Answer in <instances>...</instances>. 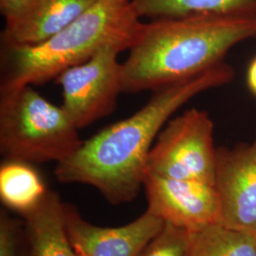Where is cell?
I'll use <instances>...</instances> for the list:
<instances>
[{"label":"cell","mask_w":256,"mask_h":256,"mask_svg":"<svg viewBox=\"0 0 256 256\" xmlns=\"http://www.w3.org/2000/svg\"><path fill=\"white\" fill-rule=\"evenodd\" d=\"M234 77V68L222 62L155 90L135 114L82 140L72 155L57 164L56 178L90 185L113 205L132 202L144 186L150 150L172 115L198 94L225 86Z\"/></svg>","instance_id":"cell-1"},{"label":"cell","mask_w":256,"mask_h":256,"mask_svg":"<svg viewBox=\"0 0 256 256\" xmlns=\"http://www.w3.org/2000/svg\"><path fill=\"white\" fill-rule=\"evenodd\" d=\"M256 36V18L190 16L142 23L122 64L124 93L155 92L222 63L232 48Z\"/></svg>","instance_id":"cell-2"},{"label":"cell","mask_w":256,"mask_h":256,"mask_svg":"<svg viewBox=\"0 0 256 256\" xmlns=\"http://www.w3.org/2000/svg\"><path fill=\"white\" fill-rule=\"evenodd\" d=\"M142 22L130 0H97L70 25L36 45H3L0 92L56 79L104 46L129 50Z\"/></svg>","instance_id":"cell-3"},{"label":"cell","mask_w":256,"mask_h":256,"mask_svg":"<svg viewBox=\"0 0 256 256\" xmlns=\"http://www.w3.org/2000/svg\"><path fill=\"white\" fill-rule=\"evenodd\" d=\"M0 94V152L5 160L59 164L82 144L79 129L64 108L32 86Z\"/></svg>","instance_id":"cell-4"},{"label":"cell","mask_w":256,"mask_h":256,"mask_svg":"<svg viewBox=\"0 0 256 256\" xmlns=\"http://www.w3.org/2000/svg\"><path fill=\"white\" fill-rule=\"evenodd\" d=\"M216 148L208 112L191 108L169 120L156 138L146 174L214 185Z\"/></svg>","instance_id":"cell-5"},{"label":"cell","mask_w":256,"mask_h":256,"mask_svg":"<svg viewBox=\"0 0 256 256\" xmlns=\"http://www.w3.org/2000/svg\"><path fill=\"white\" fill-rule=\"evenodd\" d=\"M120 46H104L88 61L66 70L56 78L64 108L78 129L111 114L122 88Z\"/></svg>","instance_id":"cell-6"},{"label":"cell","mask_w":256,"mask_h":256,"mask_svg":"<svg viewBox=\"0 0 256 256\" xmlns=\"http://www.w3.org/2000/svg\"><path fill=\"white\" fill-rule=\"evenodd\" d=\"M144 187L147 212L164 223L190 234L220 224V198L214 184L147 173Z\"/></svg>","instance_id":"cell-7"},{"label":"cell","mask_w":256,"mask_h":256,"mask_svg":"<svg viewBox=\"0 0 256 256\" xmlns=\"http://www.w3.org/2000/svg\"><path fill=\"white\" fill-rule=\"evenodd\" d=\"M220 224L256 236V129L250 144L216 149Z\"/></svg>","instance_id":"cell-8"},{"label":"cell","mask_w":256,"mask_h":256,"mask_svg":"<svg viewBox=\"0 0 256 256\" xmlns=\"http://www.w3.org/2000/svg\"><path fill=\"white\" fill-rule=\"evenodd\" d=\"M64 216L77 256H137L164 226L162 220L147 210L135 221L115 228L93 225L70 204L64 203Z\"/></svg>","instance_id":"cell-9"},{"label":"cell","mask_w":256,"mask_h":256,"mask_svg":"<svg viewBox=\"0 0 256 256\" xmlns=\"http://www.w3.org/2000/svg\"><path fill=\"white\" fill-rule=\"evenodd\" d=\"M97 0H37L34 8L5 26L3 45H36L70 25Z\"/></svg>","instance_id":"cell-10"},{"label":"cell","mask_w":256,"mask_h":256,"mask_svg":"<svg viewBox=\"0 0 256 256\" xmlns=\"http://www.w3.org/2000/svg\"><path fill=\"white\" fill-rule=\"evenodd\" d=\"M23 218L30 256H77L66 228L64 203L56 192H46L38 206Z\"/></svg>","instance_id":"cell-11"},{"label":"cell","mask_w":256,"mask_h":256,"mask_svg":"<svg viewBox=\"0 0 256 256\" xmlns=\"http://www.w3.org/2000/svg\"><path fill=\"white\" fill-rule=\"evenodd\" d=\"M140 18H256V0H132Z\"/></svg>","instance_id":"cell-12"},{"label":"cell","mask_w":256,"mask_h":256,"mask_svg":"<svg viewBox=\"0 0 256 256\" xmlns=\"http://www.w3.org/2000/svg\"><path fill=\"white\" fill-rule=\"evenodd\" d=\"M48 190L34 165L5 160L0 166V198L10 210L22 216L34 210Z\"/></svg>","instance_id":"cell-13"},{"label":"cell","mask_w":256,"mask_h":256,"mask_svg":"<svg viewBox=\"0 0 256 256\" xmlns=\"http://www.w3.org/2000/svg\"><path fill=\"white\" fill-rule=\"evenodd\" d=\"M188 256H256V236L214 224L190 234Z\"/></svg>","instance_id":"cell-14"},{"label":"cell","mask_w":256,"mask_h":256,"mask_svg":"<svg viewBox=\"0 0 256 256\" xmlns=\"http://www.w3.org/2000/svg\"><path fill=\"white\" fill-rule=\"evenodd\" d=\"M190 232L164 223L162 230L137 256H188Z\"/></svg>","instance_id":"cell-15"},{"label":"cell","mask_w":256,"mask_h":256,"mask_svg":"<svg viewBox=\"0 0 256 256\" xmlns=\"http://www.w3.org/2000/svg\"><path fill=\"white\" fill-rule=\"evenodd\" d=\"M20 228L16 220L2 210L0 214V256H21Z\"/></svg>","instance_id":"cell-16"},{"label":"cell","mask_w":256,"mask_h":256,"mask_svg":"<svg viewBox=\"0 0 256 256\" xmlns=\"http://www.w3.org/2000/svg\"><path fill=\"white\" fill-rule=\"evenodd\" d=\"M36 2L37 0H0V12L5 18V26L24 18Z\"/></svg>","instance_id":"cell-17"},{"label":"cell","mask_w":256,"mask_h":256,"mask_svg":"<svg viewBox=\"0 0 256 256\" xmlns=\"http://www.w3.org/2000/svg\"><path fill=\"white\" fill-rule=\"evenodd\" d=\"M247 84L250 90L256 96V57L248 68Z\"/></svg>","instance_id":"cell-18"},{"label":"cell","mask_w":256,"mask_h":256,"mask_svg":"<svg viewBox=\"0 0 256 256\" xmlns=\"http://www.w3.org/2000/svg\"><path fill=\"white\" fill-rule=\"evenodd\" d=\"M21 256H30V252H28V254H21Z\"/></svg>","instance_id":"cell-19"}]
</instances>
